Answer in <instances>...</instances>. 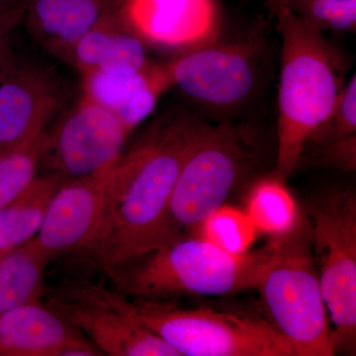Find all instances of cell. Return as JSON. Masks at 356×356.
Instances as JSON below:
<instances>
[{"mask_svg": "<svg viewBox=\"0 0 356 356\" xmlns=\"http://www.w3.org/2000/svg\"><path fill=\"white\" fill-rule=\"evenodd\" d=\"M47 305L83 334L102 355L179 356L139 323L72 284L54 293Z\"/></svg>", "mask_w": 356, "mask_h": 356, "instance_id": "obj_11", "label": "cell"}, {"mask_svg": "<svg viewBox=\"0 0 356 356\" xmlns=\"http://www.w3.org/2000/svg\"><path fill=\"white\" fill-rule=\"evenodd\" d=\"M245 211L257 233L270 238L291 233L302 215L284 180L276 175L262 178L252 187Z\"/></svg>", "mask_w": 356, "mask_h": 356, "instance_id": "obj_20", "label": "cell"}, {"mask_svg": "<svg viewBox=\"0 0 356 356\" xmlns=\"http://www.w3.org/2000/svg\"><path fill=\"white\" fill-rule=\"evenodd\" d=\"M99 350L42 301L0 315V356H96Z\"/></svg>", "mask_w": 356, "mask_h": 356, "instance_id": "obj_14", "label": "cell"}, {"mask_svg": "<svg viewBox=\"0 0 356 356\" xmlns=\"http://www.w3.org/2000/svg\"><path fill=\"white\" fill-rule=\"evenodd\" d=\"M79 74L135 72L151 64L145 42L131 29L118 6L76 42L64 58Z\"/></svg>", "mask_w": 356, "mask_h": 356, "instance_id": "obj_17", "label": "cell"}, {"mask_svg": "<svg viewBox=\"0 0 356 356\" xmlns=\"http://www.w3.org/2000/svg\"><path fill=\"white\" fill-rule=\"evenodd\" d=\"M25 0L0 13V84L13 70L18 60L16 58L14 36L24 17Z\"/></svg>", "mask_w": 356, "mask_h": 356, "instance_id": "obj_24", "label": "cell"}, {"mask_svg": "<svg viewBox=\"0 0 356 356\" xmlns=\"http://www.w3.org/2000/svg\"><path fill=\"white\" fill-rule=\"evenodd\" d=\"M47 130L22 146L0 151V208L22 195L39 177Z\"/></svg>", "mask_w": 356, "mask_h": 356, "instance_id": "obj_21", "label": "cell"}, {"mask_svg": "<svg viewBox=\"0 0 356 356\" xmlns=\"http://www.w3.org/2000/svg\"><path fill=\"white\" fill-rule=\"evenodd\" d=\"M277 17L282 46L275 175L285 181L298 166L307 140L336 108L344 72L320 30L290 8Z\"/></svg>", "mask_w": 356, "mask_h": 356, "instance_id": "obj_2", "label": "cell"}, {"mask_svg": "<svg viewBox=\"0 0 356 356\" xmlns=\"http://www.w3.org/2000/svg\"><path fill=\"white\" fill-rule=\"evenodd\" d=\"M131 133L116 115L81 95L47 130L41 168L62 182L105 172L123 153Z\"/></svg>", "mask_w": 356, "mask_h": 356, "instance_id": "obj_8", "label": "cell"}, {"mask_svg": "<svg viewBox=\"0 0 356 356\" xmlns=\"http://www.w3.org/2000/svg\"><path fill=\"white\" fill-rule=\"evenodd\" d=\"M81 95L108 110L133 132L146 120L161 95L172 88L165 64H149L135 72L81 74Z\"/></svg>", "mask_w": 356, "mask_h": 356, "instance_id": "obj_15", "label": "cell"}, {"mask_svg": "<svg viewBox=\"0 0 356 356\" xmlns=\"http://www.w3.org/2000/svg\"><path fill=\"white\" fill-rule=\"evenodd\" d=\"M204 125L191 115H163L105 172L102 227L86 255L110 277L184 236L170 220V200Z\"/></svg>", "mask_w": 356, "mask_h": 356, "instance_id": "obj_1", "label": "cell"}, {"mask_svg": "<svg viewBox=\"0 0 356 356\" xmlns=\"http://www.w3.org/2000/svg\"><path fill=\"white\" fill-rule=\"evenodd\" d=\"M308 158L311 163L317 165L344 170H355L356 136L311 149L308 151Z\"/></svg>", "mask_w": 356, "mask_h": 356, "instance_id": "obj_25", "label": "cell"}, {"mask_svg": "<svg viewBox=\"0 0 356 356\" xmlns=\"http://www.w3.org/2000/svg\"><path fill=\"white\" fill-rule=\"evenodd\" d=\"M21 0H0V13L17 4Z\"/></svg>", "mask_w": 356, "mask_h": 356, "instance_id": "obj_27", "label": "cell"}, {"mask_svg": "<svg viewBox=\"0 0 356 356\" xmlns=\"http://www.w3.org/2000/svg\"><path fill=\"white\" fill-rule=\"evenodd\" d=\"M273 240V255L255 289L261 295L267 322L296 356L336 355L305 213L291 233Z\"/></svg>", "mask_w": 356, "mask_h": 356, "instance_id": "obj_5", "label": "cell"}, {"mask_svg": "<svg viewBox=\"0 0 356 356\" xmlns=\"http://www.w3.org/2000/svg\"><path fill=\"white\" fill-rule=\"evenodd\" d=\"M261 39L209 43L185 51L166 63L170 86L192 99L211 106L234 107L257 88L261 64Z\"/></svg>", "mask_w": 356, "mask_h": 356, "instance_id": "obj_9", "label": "cell"}, {"mask_svg": "<svg viewBox=\"0 0 356 356\" xmlns=\"http://www.w3.org/2000/svg\"><path fill=\"white\" fill-rule=\"evenodd\" d=\"M51 259L34 240L0 257V315L42 301L44 273Z\"/></svg>", "mask_w": 356, "mask_h": 356, "instance_id": "obj_18", "label": "cell"}, {"mask_svg": "<svg viewBox=\"0 0 356 356\" xmlns=\"http://www.w3.org/2000/svg\"><path fill=\"white\" fill-rule=\"evenodd\" d=\"M289 8L320 31L355 29L356 0H292Z\"/></svg>", "mask_w": 356, "mask_h": 356, "instance_id": "obj_23", "label": "cell"}, {"mask_svg": "<svg viewBox=\"0 0 356 356\" xmlns=\"http://www.w3.org/2000/svg\"><path fill=\"white\" fill-rule=\"evenodd\" d=\"M274 245L270 238L257 250L232 255L198 236H182L134 261L112 280L119 293L132 298L229 296L257 289Z\"/></svg>", "mask_w": 356, "mask_h": 356, "instance_id": "obj_4", "label": "cell"}, {"mask_svg": "<svg viewBox=\"0 0 356 356\" xmlns=\"http://www.w3.org/2000/svg\"><path fill=\"white\" fill-rule=\"evenodd\" d=\"M312 250L332 323L334 353H355L356 339V197L348 189H325L307 202Z\"/></svg>", "mask_w": 356, "mask_h": 356, "instance_id": "obj_6", "label": "cell"}, {"mask_svg": "<svg viewBox=\"0 0 356 356\" xmlns=\"http://www.w3.org/2000/svg\"><path fill=\"white\" fill-rule=\"evenodd\" d=\"M119 0H25L23 22L33 39L64 60L70 49L118 6Z\"/></svg>", "mask_w": 356, "mask_h": 356, "instance_id": "obj_16", "label": "cell"}, {"mask_svg": "<svg viewBox=\"0 0 356 356\" xmlns=\"http://www.w3.org/2000/svg\"><path fill=\"white\" fill-rule=\"evenodd\" d=\"M67 102V89L55 72L17 62L0 84V151L22 146L49 127Z\"/></svg>", "mask_w": 356, "mask_h": 356, "instance_id": "obj_10", "label": "cell"}, {"mask_svg": "<svg viewBox=\"0 0 356 356\" xmlns=\"http://www.w3.org/2000/svg\"><path fill=\"white\" fill-rule=\"evenodd\" d=\"M254 159L252 143L243 129L205 124L185 159L170 200V220L178 233L196 231L208 215L224 205Z\"/></svg>", "mask_w": 356, "mask_h": 356, "instance_id": "obj_7", "label": "cell"}, {"mask_svg": "<svg viewBox=\"0 0 356 356\" xmlns=\"http://www.w3.org/2000/svg\"><path fill=\"white\" fill-rule=\"evenodd\" d=\"M105 172L60 182L34 238L51 257L86 254L92 247L104 214Z\"/></svg>", "mask_w": 356, "mask_h": 356, "instance_id": "obj_12", "label": "cell"}, {"mask_svg": "<svg viewBox=\"0 0 356 356\" xmlns=\"http://www.w3.org/2000/svg\"><path fill=\"white\" fill-rule=\"evenodd\" d=\"M119 9L145 43L188 51L217 37L215 0H119Z\"/></svg>", "mask_w": 356, "mask_h": 356, "instance_id": "obj_13", "label": "cell"}, {"mask_svg": "<svg viewBox=\"0 0 356 356\" xmlns=\"http://www.w3.org/2000/svg\"><path fill=\"white\" fill-rule=\"evenodd\" d=\"M274 13L277 14L283 9H286L291 4L292 0H267Z\"/></svg>", "mask_w": 356, "mask_h": 356, "instance_id": "obj_26", "label": "cell"}, {"mask_svg": "<svg viewBox=\"0 0 356 356\" xmlns=\"http://www.w3.org/2000/svg\"><path fill=\"white\" fill-rule=\"evenodd\" d=\"M60 182L51 175H39L22 195L0 208V257L36 238Z\"/></svg>", "mask_w": 356, "mask_h": 356, "instance_id": "obj_19", "label": "cell"}, {"mask_svg": "<svg viewBox=\"0 0 356 356\" xmlns=\"http://www.w3.org/2000/svg\"><path fill=\"white\" fill-rule=\"evenodd\" d=\"M196 232L198 238L232 255L248 254L259 236L245 211L226 204L208 215Z\"/></svg>", "mask_w": 356, "mask_h": 356, "instance_id": "obj_22", "label": "cell"}, {"mask_svg": "<svg viewBox=\"0 0 356 356\" xmlns=\"http://www.w3.org/2000/svg\"><path fill=\"white\" fill-rule=\"evenodd\" d=\"M74 285L139 323L179 356H296L264 318L209 308L180 309L161 300L129 299L93 283Z\"/></svg>", "mask_w": 356, "mask_h": 356, "instance_id": "obj_3", "label": "cell"}]
</instances>
